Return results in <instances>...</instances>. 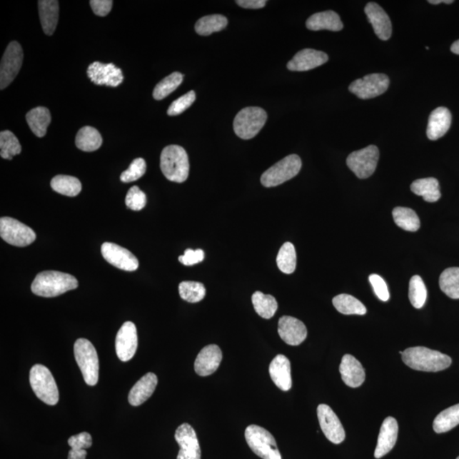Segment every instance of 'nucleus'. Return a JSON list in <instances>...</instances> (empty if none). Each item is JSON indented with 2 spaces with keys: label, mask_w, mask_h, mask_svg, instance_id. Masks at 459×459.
Returning <instances> with one entry per match:
<instances>
[{
  "label": "nucleus",
  "mask_w": 459,
  "mask_h": 459,
  "mask_svg": "<svg viewBox=\"0 0 459 459\" xmlns=\"http://www.w3.org/2000/svg\"><path fill=\"white\" fill-rule=\"evenodd\" d=\"M403 360L410 368L423 372H440L451 366L450 356L426 347H411L400 351Z\"/></svg>",
  "instance_id": "nucleus-1"
},
{
  "label": "nucleus",
  "mask_w": 459,
  "mask_h": 459,
  "mask_svg": "<svg viewBox=\"0 0 459 459\" xmlns=\"http://www.w3.org/2000/svg\"><path fill=\"white\" fill-rule=\"evenodd\" d=\"M79 287L74 276L56 271H46L36 276L32 283V292L38 296L53 298Z\"/></svg>",
  "instance_id": "nucleus-2"
},
{
  "label": "nucleus",
  "mask_w": 459,
  "mask_h": 459,
  "mask_svg": "<svg viewBox=\"0 0 459 459\" xmlns=\"http://www.w3.org/2000/svg\"><path fill=\"white\" fill-rule=\"evenodd\" d=\"M160 168L168 181L182 183L189 176V158L183 147L171 145L164 147L160 157Z\"/></svg>",
  "instance_id": "nucleus-3"
},
{
  "label": "nucleus",
  "mask_w": 459,
  "mask_h": 459,
  "mask_svg": "<svg viewBox=\"0 0 459 459\" xmlns=\"http://www.w3.org/2000/svg\"><path fill=\"white\" fill-rule=\"evenodd\" d=\"M74 356L84 381L95 386L99 380V358L95 347L86 338H79L74 344Z\"/></svg>",
  "instance_id": "nucleus-4"
},
{
  "label": "nucleus",
  "mask_w": 459,
  "mask_h": 459,
  "mask_svg": "<svg viewBox=\"0 0 459 459\" xmlns=\"http://www.w3.org/2000/svg\"><path fill=\"white\" fill-rule=\"evenodd\" d=\"M30 385L37 398L43 403L54 405L59 402V390L51 372L41 364L31 368Z\"/></svg>",
  "instance_id": "nucleus-5"
},
{
  "label": "nucleus",
  "mask_w": 459,
  "mask_h": 459,
  "mask_svg": "<svg viewBox=\"0 0 459 459\" xmlns=\"http://www.w3.org/2000/svg\"><path fill=\"white\" fill-rule=\"evenodd\" d=\"M248 447L263 459H282L274 436L268 430L258 425H249L245 430Z\"/></svg>",
  "instance_id": "nucleus-6"
},
{
  "label": "nucleus",
  "mask_w": 459,
  "mask_h": 459,
  "mask_svg": "<svg viewBox=\"0 0 459 459\" xmlns=\"http://www.w3.org/2000/svg\"><path fill=\"white\" fill-rule=\"evenodd\" d=\"M267 120L264 109L258 106H249L241 110L236 116L233 128L238 137L243 140H251L260 132Z\"/></svg>",
  "instance_id": "nucleus-7"
},
{
  "label": "nucleus",
  "mask_w": 459,
  "mask_h": 459,
  "mask_svg": "<svg viewBox=\"0 0 459 459\" xmlns=\"http://www.w3.org/2000/svg\"><path fill=\"white\" fill-rule=\"evenodd\" d=\"M302 162L296 154L287 156L263 173L261 184L266 187H273L284 183L296 177L301 171Z\"/></svg>",
  "instance_id": "nucleus-8"
},
{
  "label": "nucleus",
  "mask_w": 459,
  "mask_h": 459,
  "mask_svg": "<svg viewBox=\"0 0 459 459\" xmlns=\"http://www.w3.org/2000/svg\"><path fill=\"white\" fill-rule=\"evenodd\" d=\"M0 236L9 244L26 247L36 239V233L29 226L11 217L0 219Z\"/></svg>",
  "instance_id": "nucleus-9"
},
{
  "label": "nucleus",
  "mask_w": 459,
  "mask_h": 459,
  "mask_svg": "<svg viewBox=\"0 0 459 459\" xmlns=\"http://www.w3.org/2000/svg\"><path fill=\"white\" fill-rule=\"evenodd\" d=\"M380 158V151L376 146H368L365 148L351 153L347 158V166L359 179H367L377 168Z\"/></svg>",
  "instance_id": "nucleus-10"
},
{
  "label": "nucleus",
  "mask_w": 459,
  "mask_h": 459,
  "mask_svg": "<svg viewBox=\"0 0 459 459\" xmlns=\"http://www.w3.org/2000/svg\"><path fill=\"white\" fill-rule=\"evenodd\" d=\"M24 61V51L19 43L9 44L0 64V89L4 90L10 86L19 74Z\"/></svg>",
  "instance_id": "nucleus-11"
},
{
  "label": "nucleus",
  "mask_w": 459,
  "mask_h": 459,
  "mask_svg": "<svg viewBox=\"0 0 459 459\" xmlns=\"http://www.w3.org/2000/svg\"><path fill=\"white\" fill-rule=\"evenodd\" d=\"M390 79L383 74H373L350 84L349 91L360 99L367 100L384 94L389 88Z\"/></svg>",
  "instance_id": "nucleus-12"
},
{
  "label": "nucleus",
  "mask_w": 459,
  "mask_h": 459,
  "mask_svg": "<svg viewBox=\"0 0 459 459\" xmlns=\"http://www.w3.org/2000/svg\"><path fill=\"white\" fill-rule=\"evenodd\" d=\"M318 417L323 434L333 444H341L345 439L344 427L336 413L328 405L321 404L318 408Z\"/></svg>",
  "instance_id": "nucleus-13"
},
{
  "label": "nucleus",
  "mask_w": 459,
  "mask_h": 459,
  "mask_svg": "<svg viewBox=\"0 0 459 459\" xmlns=\"http://www.w3.org/2000/svg\"><path fill=\"white\" fill-rule=\"evenodd\" d=\"M101 255L105 260L117 268L126 271H133L139 267V261L128 249L113 243L101 245Z\"/></svg>",
  "instance_id": "nucleus-14"
},
{
  "label": "nucleus",
  "mask_w": 459,
  "mask_h": 459,
  "mask_svg": "<svg viewBox=\"0 0 459 459\" xmlns=\"http://www.w3.org/2000/svg\"><path fill=\"white\" fill-rule=\"evenodd\" d=\"M87 75L96 86L118 87L123 81L122 70L113 64H104L99 61L89 66Z\"/></svg>",
  "instance_id": "nucleus-15"
},
{
  "label": "nucleus",
  "mask_w": 459,
  "mask_h": 459,
  "mask_svg": "<svg viewBox=\"0 0 459 459\" xmlns=\"http://www.w3.org/2000/svg\"><path fill=\"white\" fill-rule=\"evenodd\" d=\"M138 346L137 329L131 322H126L116 336L115 348L119 360L128 362L136 355Z\"/></svg>",
  "instance_id": "nucleus-16"
},
{
  "label": "nucleus",
  "mask_w": 459,
  "mask_h": 459,
  "mask_svg": "<svg viewBox=\"0 0 459 459\" xmlns=\"http://www.w3.org/2000/svg\"><path fill=\"white\" fill-rule=\"evenodd\" d=\"M175 438L180 445L177 459H201V448L197 434L189 423L178 427Z\"/></svg>",
  "instance_id": "nucleus-17"
},
{
  "label": "nucleus",
  "mask_w": 459,
  "mask_h": 459,
  "mask_svg": "<svg viewBox=\"0 0 459 459\" xmlns=\"http://www.w3.org/2000/svg\"><path fill=\"white\" fill-rule=\"evenodd\" d=\"M278 333L286 344L296 346L306 341L307 329L301 320L284 316L279 319Z\"/></svg>",
  "instance_id": "nucleus-18"
},
{
  "label": "nucleus",
  "mask_w": 459,
  "mask_h": 459,
  "mask_svg": "<svg viewBox=\"0 0 459 459\" xmlns=\"http://www.w3.org/2000/svg\"><path fill=\"white\" fill-rule=\"evenodd\" d=\"M223 358L222 351L216 345H209L199 352L196 358L194 369L200 376L211 375L220 367Z\"/></svg>",
  "instance_id": "nucleus-19"
},
{
  "label": "nucleus",
  "mask_w": 459,
  "mask_h": 459,
  "mask_svg": "<svg viewBox=\"0 0 459 459\" xmlns=\"http://www.w3.org/2000/svg\"><path fill=\"white\" fill-rule=\"evenodd\" d=\"M328 56L326 53L313 50V49H305L298 51L293 59L288 62L287 68L291 71L297 72H305L318 68V66L326 64Z\"/></svg>",
  "instance_id": "nucleus-20"
},
{
  "label": "nucleus",
  "mask_w": 459,
  "mask_h": 459,
  "mask_svg": "<svg viewBox=\"0 0 459 459\" xmlns=\"http://www.w3.org/2000/svg\"><path fill=\"white\" fill-rule=\"evenodd\" d=\"M398 421L392 417L386 418L380 428L374 457L381 458L391 451L398 440Z\"/></svg>",
  "instance_id": "nucleus-21"
},
{
  "label": "nucleus",
  "mask_w": 459,
  "mask_h": 459,
  "mask_svg": "<svg viewBox=\"0 0 459 459\" xmlns=\"http://www.w3.org/2000/svg\"><path fill=\"white\" fill-rule=\"evenodd\" d=\"M365 13L371 24L374 33L378 39L388 40L391 37L392 25L390 17L388 16L384 9L376 3H368L365 7Z\"/></svg>",
  "instance_id": "nucleus-22"
},
{
  "label": "nucleus",
  "mask_w": 459,
  "mask_h": 459,
  "mask_svg": "<svg viewBox=\"0 0 459 459\" xmlns=\"http://www.w3.org/2000/svg\"><path fill=\"white\" fill-rule=\"evenodd\" d=\"M269 373L276 387L283 391L292 388L291 363L287 356L278 355L271 363Z\"/></svg>",
  "instance_id": "nucleus-23"
},
{
  "label": "nucleus",
  "mask_w": 459,
  "mask_h": 459,
  "mask_svg": "<svg viewBox=\"0 0 459 459\" xmlns=\"http://www.w3.org/2000/svg\"><path fill=\"white\" fill-rule=\"evenodd\" d=\"M340 372L343 381L351 388L360 387L366 378L363 365L351 355L343 356Z\"/></svg>",
  "instance_id": "nucleus-24"
},
{
  "label": "nucleus",
  "mask_w": 459,
  "mask_h": 459,
  "mask_svg": "<svg viewBox=\"0 0 459 459\" xmlns=\"http://www.w3.org/2000/svg\"><path fill=\"white\" fill-rule=\"evenodd\" d=\"M452 114L447 108H440L432 111L427 127V137L436 141L445 135L451 127Z\"/></svg>",
  "instance_id": "nucleus-25"
},
{
  "label": "nucleus",
  "mask_w": 459,
  "mask_h": 459,
  "mask_svg": "<svg viewBox=\"0 0 459 459\" xmlns=\"http://www.w3.org/2000/svg\"><path fill=\"white\" fill-rule=\"evenodd\" d=\"M158 385V377L153 373H146L133 386L128 394V403L138 407L148 400Z\"/></svg>",
  "instance_id": "nucleus-26"
},
{
  "label": "nucleus",
  "mask_w": 459,
  "mask_h": 459,
  "mask_svg": "<svg viewBox=\"0 0 459 459\" xmlns=\"http://www.w3.org/2000/svg\"><path fill=\"white\" fill-rule=\"evenodd\" d=\"M38 4L44 33L51 36L55 33L59 19V2L56 0H39Z\"/></svg>",
  "instance_id": "nucleus-27"
},
{
  "label": "nucleus",
  "mask_w": 459,
  "mask_h": 459,
  "mask_svg": "<svg viewBox=\"0 0 459 459\" xmlns=\"http://www.w3.org/2000/svg\"><path fill=\"white\" fill-rule=\"evenodd\" d=\"M306 28L311 31L329 30L338 32L344 28L340 16L336 12L328 11L316 13L306 21Z\"/></svg>",
  "instance_id": "nucleus-28"
},
{
  "label": "nucleus",
  "mask_w": 459,
  "mask_h": 459,
  "mask_svg": "<svg viewBox=\"0 0 459 459\" xmlns=\"http://www.w3.org/2000/svg\"><path fill=\"white\" fill-rule=\"evenodd\" d=\"M31 131L38 137L46 135L47 128L51 122L50 111L44 106H38L29 111L26 116Z\"/></svg>",
  "instance_id": "nucleus-29"
},
{
  "label": "nucleus",
  "mask_w": 459,
  "mask_h": 459,
  "mask_svg": "<svg viewBox=\"0 0 459 459\" xmlns=\"http://www.w3.org/2000/svg\"><path fill=\"white\" fill-rule=\"evenodd\" d=\"M411 190L414 194L421 196L428 203L438 202L441 197L439 181L435 178H425L413 181Z\"/></svg>",
  "instance_id": "nucleus-30"
},
{
  "label": "nucleus",
  "mask_w": 459,
  "mask_h": 459,
  "mask_svg": "<svg viewBox=\"0 0 459 459\" xmlns=\"http://www.w3.org/2000/svg\"><path fill=\"white\" fill-rule=\"evenodd\" d=\"M75 143L79 149L91 153L100 148L102 145V137L96 128L86 126L78 132Z\"/></svg>",
  "instance_id": "nucleus-31"
},
{
  "label": "nucleus",
  "mask_w": 459,
  "mask_h": 459,
  "mask_svg": "<svg viewBox=\"0 0 459 459\" xmlns=\"http://www.w3.org/2000/svg\"><path fill=\"white\" fill-rule=\"evenodd\" d=\"M333 305L338 313L344 315H365L367 308L362 302L350 294H340L333 298Z\"/></svg>",
  "instance_id": "nucleus-32"
},
{
  "label": "nucleus",
  "mask_w": 459,
  "mask_h": 459,
  "mask_svg": "<svg viewBox=\"0 0 459 459\" xmlns=\"http://www.w3.org/2000/svg\"><path fill=\"white\" fill-rule=\"evenodd\" d=\"M252 303L257 314L265 319L273 318L278 308V302L273 296L260 291L253 294Z\"/></svg>",
  "instance_id": "nucleus-33"
},
{
  "label": "nucleus",
  "mask_w": 459,
  "mask_h": 459,
  "mask_svg": "<svg viewBox=\"0 0 459 459\" xmlns=\"http://www.w3.org/2000/svg\"><path fill=\"white\" fill-rule=\"evenodd\" d=\"M459 425V404L454 405L438 414L433 423L435 433H445Z\"/></svg>",
  "instance_id": "nucleus-34"
},
{
  "label": "nucleus",
  "mask_w": 459,
  "mask_h": 459,
  "mask_svg": "<svg viewBox=\"0 0 459 459\" xmlns=\"http://www.w3.org/2000/svg\"><path fill=\"white\" fill-rule=\"evenodd\" d=\"M51 188L56 193L68 197H76L82 190L81 182L70 176H56L51 181Z\"/></svg>",
  "instance_id": "nucleus-35"
},
{
  "label": "nucleus",
  "mask_w": 459,
  "mask_h": 459,
  "mask_svg": "<svg viewBox=\"0 0 459 459\" xmlns=\"http://www.w3.org/2000/svg\"><path fill=\"white\" fill-rule=\"evenodd\" d=\"M395 224L408 231H417L420 227V220L415 211L409 208L396 207L392 212Z\"/></svg>",
  "instance_id": "nucleus-36"
},
{
  "label": "nucleus",
  "mask_w": 459,
  "mask_h": 459,
  "mask_svg": "<svg viewBox=\"0 0 459 459\" xmlns=\"http://www.w3.org/2000/svg\"><path fill=\"white\" fill-rule=\"evenodd\" d=\"M228 24L226 17L221 15H211L202 17L195 25V30L199 35L208 36L213 33L220 32Z\"/></svg>",
  "instance_id": "nucleus-37"
},
{
  "label": "nucleus",
  "mask_w": 459,
  "mask_h": 459,
  "mask_svg": "<svg viewBox=\"0 0 459 459\" xmlns=\"http://www.w3.org/2000/svg\"><path fill=\"white\" fill-rule=\"evenodd\" d=\"M441 291L453 300L459 298V267H451L441 273L439 280Z\"/></svg>",
  "instance_id": "nucleus-38"
},
{
  "label": "nucleus",
  "mask_w": 459,
  "mask_h": 459,
  "mask_svg": "<svg viewBox=\"0 0 459 459\" xmlns=\"http://www.w3.org/2000/svg\"><path fill=\"white\" fill-rule=\"evenodd\" d=\"M276 264H278L279 270L285 274H292L296 271L297 256L293 244L285 243L281 247L278 257H276Z\"/></svg>",
  "instance_id": "nucleus-39"
},
{
  "label": "nucleus",
  "mask_w": 459,
  "mask_h": 459,
  "mask_svg": "<svg viewBox=\"0 0 459 459\" xmlns=\"http://www.w3.org/2000/svg\"><path fill=\"white\" fill-rule=\"evenodd\" d=\"M183 81V75L175 72L164 78L155 87L153 96L155 100L161 101L176 90Z\"/></svg>",
  "instance_id": "nucleus-40"
},
{
  "label": "nucleus",
  "mask_w": 459,
  "mask_h": 459,
  "mask_svg": "<svg viewBox=\"0 0 459 459\" xmlns=\"http://www.w3.org/2000/svg\"><path fill=\"white\" fill-rule=\"evenodd\" d=\"M21 151V146L19 139L11 131H6L0 133V156L4 159L11 160L14 156Z\"/></svg>",
  "instance_id": "nucleus-41"
},
{
  "label": "nucleus",
  "mask_w": 459,
  "mask_h": 459,
  "mask_svg": "<svg viewBox=\"0 0 459 459\" xmlns=\"http://www.w3.org/2000/svg\"><path fill=\"white\" fill-rule=\"evenodd\" d=\"M409 300L414 308L421 309L427 300V288L421 276H413L409 283Z\"/></svg>",
  "instance_id": "nucleus-42"
},
{
  "label": "nucleus",
  "mask_w": 459,
  "mask_h": 459,
  "mask_svg": "<svg viewBox=\"0 0 459 459\" xmlns=\"http://www.w3.org/2000/svg\"><path fill=\"white\" fill-rule=\"evenodd\" d=\"M179 293L182 300L198 303L203 300L206 289L203 284L198 282H182L179 285Z\"/></svg>",
  "instance_id": "nucleus-43"
},
{
  "label": "nucleus",
  "mask_w": 459,
  "mask_h": 459,
  "mask_svg": "<svg viewBox=\"0 0 459 459\" xmlns=\"http://www.w3.org/2000/svg\"><path fill=\"white\" fill-rule=\"evenodd\" d=\"M146 171V163L143 158H136L133 160L131 166L127 171H123L120 176V180L124 183L139 180L140 178L145 175Z\"/></svg>",
  "instance_id": "nucleus-44"
},
{
  "label": "nucleus",
  "mask_w": 459,
  "mask_h": 459,
  "mask_svg": "<svg viewBox=\"0 0 459 459\" xmlns=\"http://www.w3.org/2000/svg\"><path fill=\"white\" fill-rule=\"evenodd\" d=\"M126 206L133 211H140L146 204V196L139 187L135 186L128 190L126 198Z\"/></svg>",
  "instance_id": "nucleus-45"
},
{
  "label": "nucleus",
  "mask_w": 459,
  "mask_h": 459,
  "mask_svg": "<svg viewBox=\"0 0 459 459\" xmlns=\"http://www.w3.org/2000/svg\"><path fill=\"white\" fill-rule=\"evenodd\" d=\"M196 100V94L193 91L186 93V95L182 96L173 102L168 109V115L177 116L190 108Z\"/></svg>",
  "instance_id": "nucleus-46"
},
{
  "label": "nucleus",
  "mask_w": 459,
  "mask_h": 459,
  "mask_svg": "<svg viewBox=\"0 0 459 459\" xmlns=\"http://www.w3.org/2000/svg\"><path fill=\"white\" fill-rule=\"evenodd\" d=\"M369 282L372 285L374 293L380 301L384 302L389 301L390 293L388 291L387 284L380 276L377 274L370 275Z\"/></svg>",
  "instance_id": "nucleus-47"
},
{
  "label": "nucleus",
  "mask_w": 459,
  "mask_h": 459,
  "mask_svg": "<svg viewBox=\"0 0 459 459\" xmlns=\"http://www.w3.org/2000/svg\"><path fill=\"white\" fill-rule=\"evenodd\" d=\"M69 444L72 449H87L90 448L92 445L91 435L87 432H83L79 435H76L70 438Z\"/></svg>",
  "instance_id": "nucleus-48"
},
{
  "label": "nucleus",
  "mask_w": 459,
  "mask_h": 459,
  "mask_svg": "<svg viewBox=\"0 0 459 459\" xmlns=\"http://www.w3.org/2000/svg\"><path fill=\"white\" fill-rule=\"evenodd\" d=\"M204 260V252L202 249L193 251V249H186L183 256L179 257L181 264L187 266L198 264Z\"/></svg>",
  "instance_id": "nucleus-49"
},
{
  "label": "nucleus",
  "mask_w": 459,
  "mask_h": 459,
  "mask_svg": "<svg viewBox=\"0 0 459 459\" xmlns=\"http://www.w3.org/2000/svg\"><path fill=\"white\" fill-rule=\"evenodd\" d=\"M90 4L96 16H106L109 14L114 2L111 0H91Z\"/></svg>",
  "instance_id": "nucleus-50"
},
{
  "label": "nucleus",
  "mask_w": 459,
  "mask_h": 459,
  "mask_svg": "<svg viewBox=\"0 0 459 459\" xmlns=\"http://www.w3.org/2000/svg\"><path fill=\"white\" fill-rule=\"evenodd\" d=\"M239 6L247 9H261L266 6V0H238Z\"/></svg>",
  "instance_id": "nucleus-51"
},
{
  "label": "nucleus",
  "mask_w": 459,
  "mask_h": 459,
  "mask_svg": "<svg viewBox=\"0 0 459 459\" xmlns=\"http://www.w3.org/2000/svg\"><path fill=\"white\" fill-rule=\"evenodd\" d=\"M87 452L86 449H71L69 459H86Z\"/></svg>",
  "instance_id": "nucleus-52"
},
{
  "label": "nucleus",
  "mask_w": 459,
  "mask_h": 459,
  "mask_svg": "<svg viewBox=\"0 0 459 459\" xmlns=\"http://www.w3.org/2000/svg\"><path fill=\"white\" fill-rule=\"evenodd\" d=\"M451 51L454 54L459 55V39L454 42L451 46Z\"/></svg>",
  "instance_id": "nucleus-53"
},
{
  "label": "nucleus",
  "mask_w": 459,
  "mask_h": 459,
  "mask_svg": "<svg viewBox=\"0 0 459 459\" xmlns=\"http://www.w3.org/2000/svg\"><path fill=\"white\" fill-rule=\"evenodd\" d=\"M453 0H430L429 3L432 4H439L440 3L453 4Z\"/></svg>",
  "instance_id": "nucleus-54"
},
{
  "label": "nucleus",
  "mask_w": 459,
  "mask_h": 459,
  "mask_svg": "<svg viewBox=\"0 0 459 459\" xmlns=\"http://www.w3.org/2000/svg\"><path fill=\"white\" fill-rule=\"evenodd\" d=\"M457 459H459V457H458Z\"/></svg>",
  "instance_id": "nucleus-55"
}]
</instances>
